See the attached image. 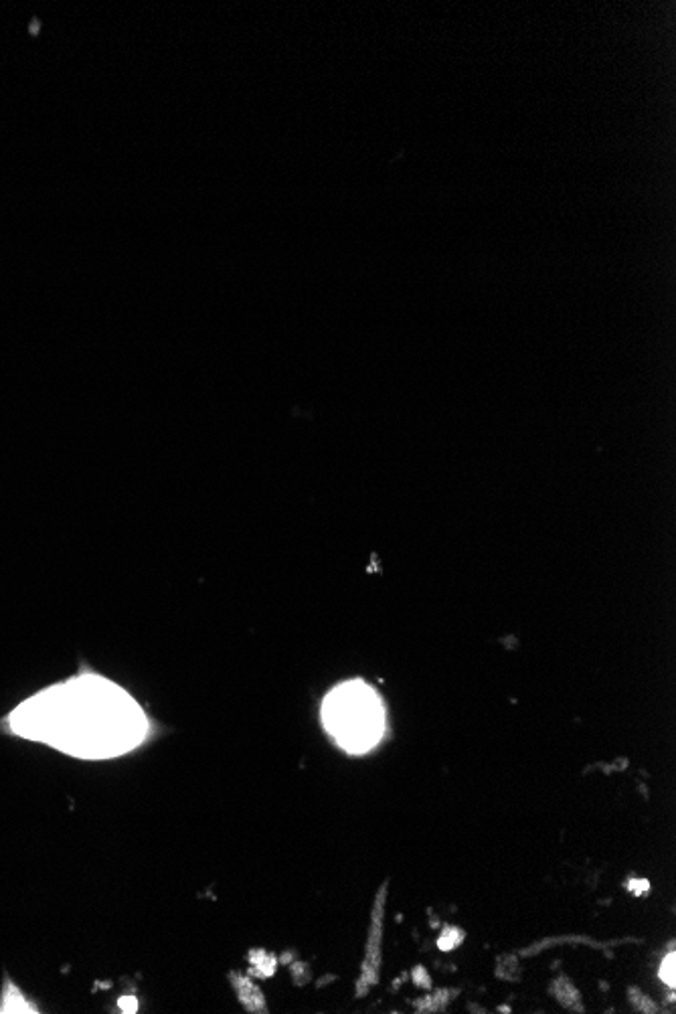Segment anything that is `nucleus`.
Listing matches in <instances>:
<instances>
[{"label": "nucleus", "mask_w": 676, "mask_h": 1014, "mask_svg": "<svg viewBox=\"0 0 676 1014\" xmlns=\"http://www.w3.org/2000/svg\"><path fill=\"white\" fill-rule=\"evenodd\" d=\"M326 731L349 753H365L383 735L385 713L377 693L361 681L336 687L322 705Z\"/></svg>", "instance_id": "2"}, {"label": "nucleus", "mask_w": 676, "mask_h": 1014, "mask_svg": "<svg viewBox=\"0 0 676 1014\" xmlns=\"http://www.w3.org/2000/svg\"><path fill=\"white\" fill-rule=\"evenodd\" d=\"M9 727L79 759L124 755L148 735L146 713L134 697L98 674H79L35 693L9 715Z\"/></svg>", "instance_id": "1"}, {"label": "nucleus", "mask_w": 676, "mask_h": 1014, "mask_svg": "<svg viewBox=\"0 0 676 1014\" xmlns=\"http://www.w3.org/2000/svg\"><path fill=\"white\" fill-rule=\"evenodd\" d=\"M462 940H464V934L460 932L458 927H448L446 932L442 934V938L438 940V946H440V950L450 952V950H454V948H456Z\"/></svg>", "instance_id": "3"}, {"label": "nucleus", "mask_w": 676, "mask_h": 1014, "mask_svg": "<svg viewBox=\"0 0 676 1014\" xmlns=\"http://www.w3.org/2000/svg\"><path fill=\"white\" fill-rule=\"evenodd\" d=\"M628 887H630V891H634L636 895H644V893L650 889L648 881H644V879H632Z\"/></svg>", "instance_id": "5"}, {"label": "nucleus", "mask_w": 676, "mask_h": 1014, "mask_svg": "<svg viewBox=\"0 0 676 1014\" xmlns=\"http://www.w3.org/2000/svg\"><path fill=\"white\" fill-rule=\"evenodd\" d=\"M674 954H668L666 960L662 962V968H660V978L668 984V986H674L676 984V970H674Z\"/></svg>", "instance_id": "4"}]
</instances>
